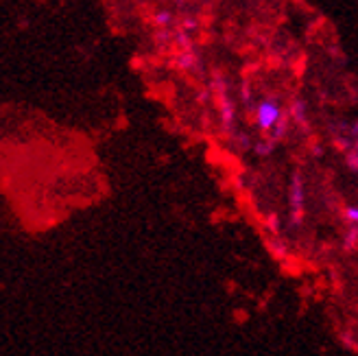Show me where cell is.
I'll return each instance as SVG.
<instances>
[{"instance_id":"cell-3","label":"cell","mask_w":358,"mask_h":356,"mask_svg":"<svg viewBox=\"0 0 358 356\" xmlns=\"http://www.w3.org/2000/svg\"><path fill=\"white\" fill-rule=\"evenodd\" d=\"M343 217L352 227H358V206H345L343 208Z\"/></svg>"},{"instance_id":"cell-4","label":"cell","mask_w":358,"mask_h":356,"mask_svg":"<svg viewBox=\"0 0 358 356\" xmlns=\"http://www.w3.org/2000/svg\"><path fill=\"white\" fill-rule=\"evenodd\" d=\"M173 22V13L171 11H157L155 13V24L159 27H169Z\"/></svg>"},{"instance_id":"cell-1","label":"cell","mask_w":358,"mask_h":356,"mask_svg":"<svg viewBox=\"0 0 358 356\" xmlns=\"http://www.w3.org/2000/svg\"><path fill=\"white\" fill-rule=\"evenodd\" d=\"M282 120H284V116H282V105L278 103V99L268 97V99H262L256 105V124H258V129L271 134Z\"/></svg>"},{"instance_id":"cell-2","label":"cell","mask_w":358,"mask_h":356,"mask_svg":"<svg viewBox=\"0 0 358 356\" xmlns=\"http://www.w3.org/2000/svg\"><path fill=\"white\" fill-rule=\"evenodd\" d=\"M303 204H306V188L299 175H293L291 186H289V210H291V221L299 223L303 217Z\"/></svg>"}]
</instances>
